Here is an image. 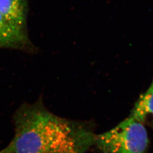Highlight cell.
I'll return each mask as SVG.
<instances>
[{
  "mask_svg": "<svg viewBox=\"0 0 153 153\" xmlns=\"http://www.w3.org/2000/svg\"><path fill=\"white\" fill-rule=\"evenodd\" d=\"M130 116L142 123L149 121L153 126V80L147 91L138 99Z\"/></svg>",
  "mask_w": 153,
  "mask_h": 153,
  "instance_id": "obj_6",
  "label": "cell"
},
{
  "mask_svg": "<svg viewBox=\"0 0 153 153\" xmlns=\"http://www.w3.org/2000/svg\"><path fill=\"white\" fill-rule=\"evenodd\" d=\"M94 145L103 153H146L148 132L143 123L129 115L112 129L95 135Z\"/></svg>",
  "mask_w": 153,
  "mask_h": 153,
  "instance_id": "obj_2",
  "label": "cell"
},
{
  "mask_svg": "<svg viewBox=\"0 0 153 153\" xmlns=\"http://www.w3.org/2000/svg\"><path fill=\"white\" fill-rule=\"evenodd\" d=\"M16 49L34 53L36 48L28 36L13 26L0 13V49Z\"/></svg>",
  "mask_w": 153,
  "mask_h": 153,
  "instance_id": "obj_4",
  "label": "cell"
},
{
  "mask_svg": "<svg viewBox=\"0 0 153 153\" xmlns=\"http://www.w3.org/2000/svg\"><path fill=\"white\" fill-rule=\"evenodd\" d=\"M27 0H0V13L13 26L27 33Z\"/></svg>",
  "mask_w": 153,
  "mask_h": 153,
  "instance_id": "obj_5",
  "label": "cell"
},
{
  "mask_svg": "<svg viewBox=\"0 0 153 153\" xmlns=\"http://www.w3.org/2000/svg\"><path fill=\"white\" fill-rule=\"evenodd\" d=\"M63 120L49 111L41 98L22 104L13 116L14 137L0 153H45Z\"/></svg>",
  "mask_w": 153,
  "mask_h": 153,
  "instance_id": "obj_1",
  "label": "cell"
},
{
  "mask_svg": "<svg viewBox=\"0 0 153 153\" xmlns=\"http://www.w3.org/2000/svg\"><path fill=\"white\" fill-rule=\"evenodd\" d=\"M95 137L85 125L64 119L45 153H85L94 145Z\"/></svg>",
  "mask_w": 153,
  "mask_h": 153,
  "instance_id": "obj_3",
  "label": "cell"
}]
</instances>
